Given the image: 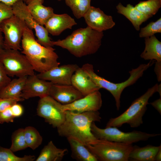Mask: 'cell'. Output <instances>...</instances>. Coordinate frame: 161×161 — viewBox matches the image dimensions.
Segmentation results:
<instances>
[{"label": "cell", "instance_id": "1", "mask_svg": "<svg viewBox=\"0 0 161 161\" xmlns=\"http://www.w3.org/2000/svg\"><path fill=\"white\" fill-rule=\"evenodd\" d=\"M21 44V53L26 57L34 71L43 73L60 65L55 49L52 47H46L38 43L32 30L26 25Z\"/></svg>", "mask_w": 161, "mask_h": 161}, {"label": "cell", "instance_id": "2", "mask_svg": "<svg viewBox=\"0 0 161 161\" xmlns=\"http://www.w3.org/2000/svg\"><path fill=\"white\" fill-rule=\"evenodd\" d=\"M103 36V32L96 31L87 26L75 30L65 39L52 41V44L80 58L95 53L101 45Z\"/></svg>", "mask_w": 161, "mask_h": 161}, {"label": "cell", "instance_id": "3", "mask_svg": "<svg viewBox=\"0 0 161 161\" xmlns=\"http://www.w3.org/2000/svg\"><path fill=\"white\" fill-rule=\"evenodd\" d=\"M65 112L64 122L57 128L59 135L75 138L85 145L97 139L91 132V126L93 122L100 121L101 118L98 111L79 113L69 111Z\"/></svg>", "mask_w": 161, "mask_h": 161}, {"label": "cell", "instance_id": "4", "mask_svg": "<svg viewBox=\"0 0 161 161\" xmlns=\"http://www.w3.org/2000/svg\"><path fill=\"white\" fill-rule=\"evenodd\" d=\"M154 63V60H150L147 64H141L137 68L132 69L129 72L130 75L128 79L123 82L117 83L112 82L98 75L95 72L93 66L91 64H85L81 67L100 89H105L111 94L115 99L117 109L119 110L120 106V98L123 91L127 87L135 83L143 76L144 72Z\"/></svg>", "mask_w": 161, "mask_h": 161}, {"label": "cell", "instance_id": "5", "mask_svg": "<svg viewBox=\"0 0 161 161\" xmlns=\"http://www.w3.org/2000/svg\"><path fill=\"white\" fill-rule=\"evenodd\" d=\"M158 84L149 88L143 94L134 100L129 107L118 116L110 119L106 127L117 128L126 123L132 128H137L143 124V117L147 109L149 98L157 92Z\"/></svg>", "mask_w": 161, "mask_h": 161}, {"label": "cell", "instance_id": "6", "mask_svg": "<svg viewBox=\"0 0 161 161\" xmlns=\"http://www.w3.org/2000/svg\"><path fill=\"white\" fill-rule=\"evenodd\" d=\"M85 146L97 161H128L132 144L96 139Z\"/></svg>", "mask_w": 161, "mask_h": 161}, {"label": "cell", "instance_id": "7", "mask_svg": "<svg viewBox=\"0 0 161 161\" xmlns=\"http://www.w3.org/2000/svg\"><path fill=\"white\" fill-rule=\"evenodd\" d=\"M91 129L92 133L96 139L128 144L145 141L151 137L161 135L160 134H150L138 131L125 132L114 127L101 129L98 127L95 122L91 124Z\"/></svg>", "mask_w": 161, "mask_h": 161}, {"label": "cell", "instance_id": "8", "mask_svg": "<svg viewBox=\"0 0 161 161\" xmlns=\"http://www.w3.org/2000/svg\"><path fill=\"white\" fill-rule=\"evenodd\" d=\"M0 62L9 76L19 78L35 75L30 63L18 50L4 48L0 53Z\"/></svg>", "mask_w": 161, "mask_h": 161}, {"label": "cell", "instance_id": "9", "mask_svg": "<svg viewBox=\"0 0 161 161\" xmlns=\"http://www.w3.org/2000/svg\"><path fill=\"white\" fill-rule=\"evenodd\" d=\"M26 26L24 21L14 15L0 23L4 35V48L21 50V44Z\"/></svg>", "mask_w": 161, "mask_h": 161}, {"label": "cell", "instance_id": "10", "mask_svg": "<svg viewBox=\"0 0 161 161\" xmlns=\"http://www.w3.org/2000/svg\"><path fill=\"white\" fill-rule=\"evenodd\" d=\"M24 1L18 0L12 6L13 15L24 21L29 28L35 30L37 38L36 40L38 43L46 47H52V41L49 36L48 31L45 27L35 20Z\"/></svg>", "mask_w": 161, "mask_h": 161}, {"label": "cell", "instance_id": "11", "mask_svg": "<svg viewBox=\"0 0 161 161\" xmlns=\"http://www.w3.org/2000/svg\"><path fill=\"white\" fill-rule=\"evenodd\" d=\"M62 105L49 95L40 98L37 108V115L53 127L57 128L66 118V112L63 110Z\"/></svg>", "mask_w": 161, "mask_h": 161}, {"label": "cell", "instance_id": "12", "mask_svg": "<svg viewBox=\"0 0 161 161\" xmlns=\"http://www.w3.org/2000/svg\"><path fill=\"white\" fill-rule=\"evenodd\" d=\"M102 102L101 93L97 90L71 103L62 104V109L64 111H69L76 113L97 111L100 109Z\"/></svg>", "mask_w": 161, "mask_h": 161}, {"label": "cell", "instance_id": "13", "mask_svg": "<svg viewBox=\"0 0 161 161\" xmlns=\"http://www.w3.org/2000/svg\"><path fill=\"white\" fill-rule=\"evenodd\" d=\"M78 67L77 64H74L59 65L36 75L39 78L54 84L71 85L72 76Z\"/></svg>", "mask_w": 161, "mask_h": 161}, {"label": "cell", "instance_id": "14", "mask_svg": "<svg viewBox=\"0 0 161 161\" xmlns=\"http://www.w3.org/2000/svg\"><path fill=\"white\" fill-rule=\"evenodd\" d=\"M52 82L39 78L35 74L27 77L21 97L24 100L36 97L41 98L49 95Z\"/></svg>", "mask_w": 161, "mask_h": 161}, {"label": "cell", "instance_id": "15", "mask_svg": "<svg viewBox=\"0 0 161 161\" xmlns=\"http://www.w3.org/2000/svg\"><path fill=\"white\" fill-rule=\"evenodd\" d=\"M87 26L99 32H103L114 27L115 22L112 17L107 15L99 8L91 6L84 15Z\"/></svg>", "mask_w": 161, "mask_h": 161}, {"label": "cell", "instance_id": "16", "mask_svg": "<svg viewBox=\"0 0 161 161\" xmlns=\"http://www.w3.org/2000/svg\"><path fill=\"white\" fill-rule=\"evenodd\" d=\"M54 99L62 104H67L84 96L72 85L53 84L49 94Z\"/></svg>", "mask_w": 161, "mask_h": 161}, {"label": "cell", "instance_id": "17", "mask_svg": "<svg viewBox=\"0 0 161 161\" xmlns=\"http://www.w3.org/2000/svg\"><path fill=\"white\" fill-rule=\"evenodd\" d=\"M77 24L74 19L67 14L54 13L44 24L48 32L54 36L59 35L67 29Z\"/></svg>", "mask_w": 161, "mask_h": 161}, {"label": "cell", "instance_id": "18", "mask_svg": "<svg viewBox=\"0 0 161 161\" xmlns=\"http://www.w3.org/2000/svg\"><path fill=\"white\" fill-rule=\"evenodd\" d=\"M71 82V85L84 96L100 89L81 67H79L75 72Z\"/></svg>", "mask_w": 161, "mask_h": 161}, {"label": "cell", "instance_id": "19", "mask_svg": "<svg viewBox=\"0 0 161 161\" xmlns=\"http://www.w3.org/2000/svg\"><path fill=\"white\" fill-rule=\"evenodd\" d=\"M28 9L35 20L39 24L43 26L54 13L53 9L44 6L42 2L37 0L25 1Z\"/></svg>", "mask_w": 161, "mask_h": 161}, {"label": "cell", "instance_id": "20", "mask_svg": "<svg viewBox=\"0 0 161 161\" xmlns=\"http://www.w3.org/2000/svg\"><path fill=\"white\" fill-rule=\"evenodd\" d=\"M117 12L125 16L132 24L135 29L137 31L140 30V27L144 22L149 18L130 4L124 6L121 3L116 6Z\"/></svg>", "mask_w": 161, "mask_h": 161}, {"label": "cell", "instance_id": "21", "mask_svg": "<svg viewBox=\"0 0 161 161\" xmlns=\"http://www.w3.org/2000/svg\"><path fill=\"white\" fill-rule=\"evenodd\" d=\"M145 47L141 53V58L146 60L161 61V42L153 35L145 38Z\"/></svg>", "mask_w": 161, "mask_h": 161}, {"label": "cell", "instance_id": "22", "mask_svg": "<svg viewBox=\"0 0 161 161\" xmlns=\"http://www.w3.org/2000/svg\"><path fill=\"white\" fill-rule=\"evenodd\" d=\"M161 145L155 146L148 145L140 147L133 146L129 155V160L135 161H154L156 155Z\"/></svg>", "mask_w": 161, "mask_h": 161}, {"label": "cell", "instance_id": "23", "mask_svg": "<svg viewBox=\"0 0 161 161\" xmlns=\"http://www.w3.org/2000/svg\"><path fill=\"white\" fill-rule=\"evenodd\" d=\"M72 151V157L80 161H97L96 157L82 143L73 137L67 138Z\"/></svg>", "mask_w": 161, "mask_h": 161}, {"label": "cell", "instance_id": "24", "mask_svg": "<svg viewBox=\"0 0 161 161\" xmlns=\"http://www.w3.org/2000/svg\"><path fill=\"white\" fill-rule=\"evenodd\" d=\"M27 77H19L11 80L0 91V98L23 99L21 97V94Z\"/></svg>", "mask_w": 161, "mask_h": 161}, {"label": "cell", "instance_id": "25", "mask_svg": "<svg viewBox=\"0 0 161 161\" xmlns=\"http://www.w3.org/2000/svg\"><path fill=\"white\" fill-rule=\"evenodd\" d=\"M67 149L57 148L52 141L44 146L35 161H59L67 153Z\"/></svg>", "mask_w": 161, "mask_h": 161}, {"label": "cell", "instance_id": "26", "mask_svg": "<svg viewBox=\"0 0 161 161\" xmlns=\"http://www.w3.org/2000/svg\"><path fill=\"white\" fill-rule=\"evenodd\" d=\"M66 4L77 19L83 17L91 6V0H65Z\"/></svg>", "mask_w": 161, "mask_h": 161}, {"label": "cell", "instance_id": "27", "mask_svg": "<svg viewBox=\"0 0 161 161\" xmlns=\"http://www.w3.org/2000/svg\"><path fill=\"white\" fill-rule=\"evenodd\" d=\"M134 7L137 10L150 18L156 14L161 7V0L140 1Z\"/></svg>", "mask_w": 161, "mask_h": 161}, {"label": "cell", "instance_id": "28", "mask_svg": "<svg viewBox=\"0 0 161 161\" xmlns=\"http://www.w3.org/2000/svg\"><path fill=\"white\" fill-rule=\"evenodd\" d=\"M24 132L28 147L34 150L41 144L42 137L35 128L31 126L26 127L24 129Z\"/></svg>", "mask_w": 161, "mask_h": 161}, {"label": "cell", "instance_id": "29", "mask_svg": "<svg viewBox=\"0 0 161 161\" xmlns=\"http://www.w3.org/2000/svg\"><path fill=\"white\" fill-rule=\"evenodd\" d=\"M11 141L10 149L13 152L28 148L24 137V129H19L15 131L12 134Z\"/></svg>", "mask_w": 161, "mask_h": 161}, {"label": "cell", "instance_id": "30", "mask_svg": "<svg viewBox=\"0 0 161 161\" xmlns=\"http://www.w3.org/2000/svg\"><path fill=\"white\" fill-rule=\"evenodd\" d=\"M35 160L34 155H25L22 157H18L10 148L0 146V161H33Z\"/></svg>", "mask_w": 161, "mask_h": 161}, {"label": "cell", "instance_id": "31", "mask_svg": "<svg viewBox=\"0 0 161 161\" xmlns=\"http://www.w3.org/2000/svg\"><path fill=\"white\" fill-rule=\"evenodd\" d=\"M161 33V18L156 21L150 22L146 26L140 30L139 36L140 38H147Z\"/></svg>", "mask_w": 161, "mask_h": 161}, {"label": "cell", "instance_id": "32", "mask_svg": "<svg viewBox=\"0 0 161 161\" xmlns=\"http://www.w3.org/2000/svg\"><path fill=\"white\" fill-rule=\"evenodd\" d=\"M13 15L12 6L0 2V23Z\"/></svg>", "mask_w": 161, "mask_h": 161}, {"label": "cell", "instance_id": "33", "mask_svg": "<svg viewBox=\"0 0 161 161\" xmlns=\"http://www.w3.org/2000/svg\"><path fill=\"white\" fill-rule=\"evenodd\" d=\"M24 100L16 98H0V112L10 108L17 102Z\"/></svg>", "mask_w": 161, "mask_h": 161}, {"label": "cell", "instance_id": "34", "mask_svg": "<svg viewBox=\"0 0 161 161\" xmlns=\"http://www.w3.org/2000/svg\"><path fill=\"white\" fill-rule=\"evenodd\" d=\"M10 108L0 112V124L14 121L15 117L12 113Z\"/></svg>", "mask_w": 161, "mask_h": 161}, {"label": "cell", "instance_id": "35", "mask_svg": "<svg viewBox=\"0 0 161 161\" xmlns=\"http://www.w3.org/2000/svg\"><path fill=\"white\" fill-rule=\"evenodd\" d=\"M11 80L0 62V91Z\"/></svg>", "mask_w": 161, "mask_h": 161}, {"label": "cell", "instance_id": "36", "mask_svg": "<svg viewBox=\"0 0 161 161\" xmlns=\"http://www.w3.org/2000/svg\"><path fill=\"white\" fill-rule=\"evenodd\" d=\"M12 113L15 117L21 116L23 113V109L22 106L17 103L13 105L10 108Z\"/></svg>", "mask_w": 161, "mask_h": 161}, {"label": "cell", "instance_id": "37", "mask_svg": "<svg viewBox=\"0 0 161 161\" xmlns=\"http://www.w3.org/2000/svg\"><path fill=\"white\" fill-rule=\"evenodd\" d=\"M154 71L156 74L157 80L160 82L161 81V61L155 62Z\"/></svg>", "mask_w": 161, "mask_h": 161}, {"label": "cell", "instance_id": "38", "mask_svg": "<svg viewBox=\"0 0 161 161\" xmlns=\"http://www.w3.org/2000/svg\"><path fill=\"white\" fill-rule=\"evenodd\" d=\"M150 104L161 114V97L151 103Z\"/></svg>", "mask_w": 161, "mask_h": 161}, {"label": "cell", "instance_id": "39", "mask_svg": "<svg viewBox=\"0 0 161 161\" xmlns=\"http://www.w3.org/2000/svg\"><path fill=\"white\" fill-rule=\"evenodd\" d=\"M18 0H0V2L3 3L8 5L12 6L14 3ZM23 0L25 1H26V0Z\"/></svg>", "mask_w": 161, "mask_h": 161}, {"label": "cell", "instance_id": "40", "mask_svg": "<svg viewBox=\"0 0 161 161\" xmlns=\"http://www.w3.org/2000/svg\"><path fill=\"white\" fill-rule=\"evenodd\" d=\"M4 39L2 35V32L0 27V53L4 48Z\"/></svg>", "mask_w": 161, "mask_h": 161}, {"label": "cell", "instance_id": "41", "mask_svg": "<svg viewBox=\"0 0 161 161\" xmlns=\"http://www.w3.org/2000/svg\"><path fill=\"white\" fill-rule=\"evenodd\" d=\"M155 161H161V146L160 147L156 155L155 158Z\"/></svg>", "mask_w": 161, "mask_h": 161}, {"label": "cell", "instance_id": "42", "mask_svg": "<svg viewBox=\"0 0 161 161\" xmlns=\"http://www.w3.org/2000/svg\"><path fill=\"white\" fill-rule=\"evenodd\" d=\"M157 92H158L160 96V97H161V83L158 85V89Z\"/></svg>", "mask_w": 161, "mask_h": 161}, {"label": "cell", "instance_id": "43", "mask_svg": "<svg viewBox=\"0 0 161 161\" xmlns=\"http://www.w3.org/2000/svg\"><path fill=\"white\" fill-rule=\"evenodd\" d=\"M28 0L32 1V0ZM38 0V1H40V2H42V3H43V2H44V0Z\"/></svg>", "mask_w": 161, "mask_h": 161}, {"label": "cell", "instance_id": "44", "mask_svg": "<svg viewBox=\"0 0 161 161\" xmlns=\"http://www.w3.org/2000/svg\"><path fill=\"white\" fill-rule=\"evenodd\" d=\"M58 0V1H61V0Z\"/></svg>", "mask_w": 161, "mask_h": 161}]
</instances>
